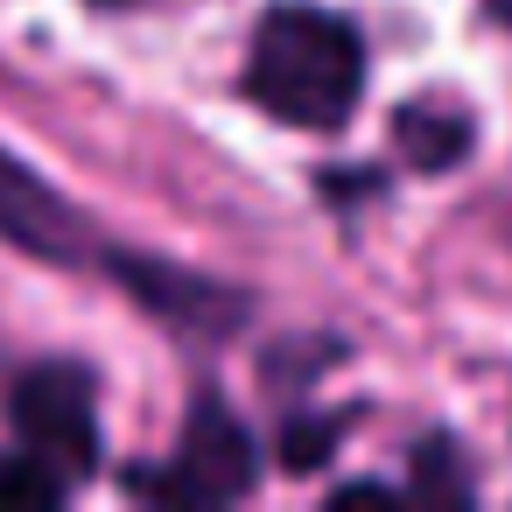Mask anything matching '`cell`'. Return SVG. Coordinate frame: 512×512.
Masks as SVG:
<instances>
[{
    "label": "cell",
    "instance_id": "8",
    "mask_svg": "<svg viewBox=\"0 0 512 512\" xmlns=\"http://www.w3.org/2000/svg\"><path fill=\"white\" fill-rule=\"evenodd\" d=\"M407 491H414V505H470V470L456 463V449H449V435H428L421 442V456H414V477H407Z\"/></svg>",
    "mask_w": 512,
    "mask_h": 512
},
{
    "label": "cell",
    "instance_id": "6",
    "mask_svg": "<svg viewBox=\"0 0 512 512\" xmlns=\"http://www.w3.org/2000/svg\"><path fill=\"white\" fill-rule=\"evenodd\" d=\"M470 141H477L470 113H456V106H442V99H407V106L393 113V148H400L421 176L456 169V162L470 155Z\"/></svg>",
    "mask_w": 512,
    "mask_h": 512
},
{
    "label": "cell",
    "instance_id": "10",
    "mask_svg": "<svg viewBox=\"0 0 512 512\" xmlns=\"http://www.w3.org/2000/svg\"><path fill=\"white\" fill-rule=\"evenodd\" d=\"M400 491L393 484H344V491H330V505H393Z\"/></svg>",
    "mask_w": 512,
    "mask_h": 512
},
{
    "label": "cell",
    "instance_id": "2",
    "mask_svg": "<svg viewBox=\"0 0 512 512\" xmlns=\"http://www.w3.org/2000/svg\"><path fill=\"white\" fill-rule=\"evenodd\" d=\"M253 484H260V449H253L246 421L211 386L190 400V421L176 435V456L127 470V491H141L155 505H232Z\"/></svg>",
    "mask_w": 512,
    "mask_h": 512
},
{
    "label": "cell",
    "instance_id": "11",
    "mask_svg": "<svg viewBox=\"0 0 512 512\" xmlns=\"http://www.w3.org/2000/svg\"><path fill=\"white\" fill-rule=\"evenodd\" d=\"M92 8H127V0H92Z\"/></svg>",
    "mask_w": 512,
    "mask_h": 512
},
{
    "label": "cell",
    "instance_id": "9",
    "mask_svg": "<svg viewBox=\"0 0 512 512\" xmlns=\"http://www.w3.org/2000/svg\"><path fill=\"white\" fill-rule=\"evenodd\" d=\"M337 435H344V414H288L281 421V463L302 477V470H323L337 456Z\"/></svg>",
    "mask_w": 512,
    "mask_h": 512
},
{
    "label": "cell",
    "instance_id": "1",
    "mask_svg": "<svg viewBox=\"0 0 512 512\" xmlns=\"http://www.w3.org/2000/svg\"><path fill=\"white\" fill-rule=\"evenodd\" d=\"M246 92L267 120L337 134L365 99V36L316 0H274L246 50Z\"/></svg>",
    "mask_w": 512,
    "mask_h": 512
},
{
    "label": "cell",
    "instance_id": "5",
    "mask_svg": "<svg viewBox=\"0 0 512 512\" xmlns=\"http://www.w3.org/2000/svg\"><path fill=\"white\" fill-rule=\"evenodd\" d=\"M0 239L29 260H50V267H78L92 253V225L71 197H57L22 155L0 148Z\"/></svg>",
    "mask_w": 512,
    "mask_h": 512
},
{
    "label": "cell",
    "instance_id": "7",
    "mask_svg": "<svg viewBox=\"0 0 512 512\" xmlns=\"http://www.w3.org/2000/svg\"><path fill=\"white\" fill-rule=\"evenodd\" d=\"M64 498H71V484H64L50 463H36L29 449L0 456V512H50V505H64Z\"/></svg>",
    "mask_w": 512,
    "mask_h": 512
},
{
    "label": "cell",
    "instance_id": "4",
    "mask_svg": "<svg viewBox=\"0 0 512 512\" xmlns=\"http://www.w3.org/2000/svg\"><path fill=\"white\" fill-rule=\"evenodd\" d=\"M113 281L148 309L162 316L169 330H190V337H232L246 316H253V295L211 281V274H190L176 260H155V253H106Z\"/></svg>",
    "mask_w": 512,
    "mask_h": 512
},
{
    "label": "cell",
    "instance_id": "3",
    "mask_svg": "<svg viewBox=\"0 0 512 512\" xmlns=\"http://www.w3.org/2000/svg\"><path fill=\"white\" fill-rule=\"evenodd\" d=\"M8 428L64 484H85L99 470V456H106V442H99V386L71 358H43L8 386Z\"/></svg>",
    "mask_w": 512,
    "mask_h": 512
}]
</instances>
